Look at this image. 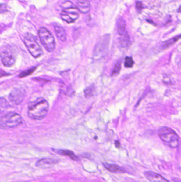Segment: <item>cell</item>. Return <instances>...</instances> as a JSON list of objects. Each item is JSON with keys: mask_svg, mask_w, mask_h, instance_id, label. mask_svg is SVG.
Here are the masks:
<instances>
[{"mask_svg": "<svg viewBox=\"0 0 181 182\" xmlns=\"http://www.w3.org/2000/svg\"><path fill=\"white\" fill-rule=\"evenodd\" d=\"M94 91V87L93 86H90V87H88L84 91V94L86 95V96H90L93 95Z\"/></svg>", "mask_w": 181, "mask_h": 182, "instance_id": "22", "label": "cell"}, {"mask_svg": "<svg viewBox=\"0 0 181 182\" xmlns=\"http://www.w3.org/2000/svg\"><path fill=\"white\" fill-rule=\"evenodd\" d=\"M55 151L56 153H59L61 155L68 156L69 157H70L71 159L73 160H78V157L75 155V154L72 151H69V150H56Z\"/></svg>", "mask_w": 181, "mask_h": 182, "instance_id": "15", "label": "cell"}, {"mask_svg": "<svg viewBox=\"0 0 181 182\" xmlns=\"http://www.w3.org/2000/svg\"><path fill=\"white\" fill-rule=\"evenodd\" d=\"M0 122L1 128H15L23 123V118L19 114L10 112L1 117Z\"/></svg>", "mask_w": 181, "mask_h": 182, "instance_id": "4", "label": "cell"}, {"mask_svg": "<svg viewBox=\"0 0 181 182\" xmlns=\"http://www.w3.org/2000/svg\"><path fill=\"white\" fill-rule=\"evenodd\" d=\"M103 165L106 169L112 173H117L124 172L123 169L120 167L119 166L114 165V164H107V163H104Z\"/></svg>", "mask_w": 181, "mask_h": 182, "instance_id": "14", "label": "cell"}, {"mask_svg": "<svg viewBox=\"0 0 181 182\" xmlns=\"http://www.w3.org/2000/svg\"><path fill=\"white\" fill-rule=\"evenodd\" d=\"M62 7L64 9H68L74 8H76V6H75L74 4L69 1H66L62 3Z\"/></svg>", "mask_w": 181, "mask_h": 182, "instance_id": "21", "label": "cell"}, {"mask_svg": "<svg viewBox=\"0 0 181 182\" xmlns=\"http://www.w3.org/2000/svg\"><path fill=\"white\" fill-rule=\"evenodd\" d=\"M119 42L120 45L123 48H126L130 44V36L129 35V34L123 36H120Z\"/></svg>", "mask_w": 181, "mask_h": 182, "instance_id": "16", "label": "cell"}, {"mask_svg": "<svg viewBox=\"0 0 181 182\" xmlns=\"http://www.w3.org/2000/svg\"><path fill=\"white\" fill-rule=\"evenodd\" d=\"M24 43L29 53L34 58H39L43 54V51L37 41V37L32 34H26Z\"/></svg>", "mask_w": 181, "mask_h": 182, "instance_id": "3", "label": "cell"}, {"mask_svg": "<svg viewBox=\"0 0 181 182\" xmlns=\"http://www.w3.org/2000/svg\"><path fill=\"white\" fill-rule=\"evenodd\" d=\"M26 97V91L23 88H16L11 92L9 99L15 104H20L23 102Z\"/></svg>", "mask_w": 181, "mask_h": 182, "instance_id": "7", "label": "cell"}, {"mask_svg": "<svg viewBox=\"0 0 181 182\" xmlns=\"http://www.w3.org/2000/svg\"><path fill=\"white\" fill-rule=\"evenodd\" d=\"M39 39L44 47L48 52L53 51L55 48V39L53 34L45 27H41L38 32Z\"/></svg>", "mask_w": 181, "mask_h": 182, "instance_id": "5", "label": "cell"}, {"mask_svg": "<svg viewBox=\"0 0 181 182\" xmlns=\"http://www.w3.org/2000/svg\"><path fill=\"white\" fill-rule=\"evenodd\" d=\"M55 31L59 38L62 42L66 41V33L63 27L61 26H55Z\"/></svg>", "mask_w": 181, "mask_h": 182, "instance_id": "13", "label": "cell"}, {"mask_svg": "<svg viewBox=\"0 0 181 182\" xmlns=\"http://www.w3.org/2000/svg\"><path fill=\"white\" fill-rule=\"evenodd\" d=\"M57 162L55 160L51 158H44L39 160L36 162V166L41 168H48L56 164Z\"/></svg>", "mask_w": 181, "mask_h": 182, "instance_id": "12", "label": "cell"}, {"mask_svg": "<svg viewBox=\"0 0 181 182\" xmlns=\"http://www.w3.org/2000/svg\"><path fill=\"white\" fill-rule=\"evenodd\" d=\"M2 64L6 67H11L16 63V59L10 49H4L1 53Z\"/></svg>", "mask_w": 181, "mask_h": 182, "instance_id": "6", "label": "cell"}, {"mask_svg": "<svg viewBox=\"0 0 181 182\" xmlns=\"http://www.w3.org/2000/svg\"><path fill=\"white\" fill-rule=\"evenodd\" d=\"M117 31L120 36L128 34L126 29V23L123 19L119 18L117 21Z\"/></svg>", "mask_w": 181, "mask_h": 182, "instance_id": "11", "label": "cell"}, {"mask_svg": "<svg viewBox=\"0 0 181 182\" xmlns=\"http://www.w3.org/2000/svg\"><path fill=\"white\" fill-rule=\"evenodd\" d=\"M77 9L76 7L74 8L64 9L61 14L62 19L67 23H73L79 17Z\"/></svg>", "mask_w": 181, "mask_h": 182, "instance_id": "8", "label": "cell"}, {"mask_svg": "<svg viewBox=\"0 0 181 182\" xmlns=\"http://www.w3.org/2000/svg\"><path fill=\"white\" fill-rule=\"evenodd\" d=\"M159 136L168 147L176 148L179 145V136L174 130L167 127H162L158 130Z\"/></svg>", "mask_w": 181, "mask_h": 182, "instance_id": "2", "label": "cell"}, {"mask_svg": "<svg viewBox=\"0 0 181 182\" xmlns=\"http://www.w3.org/2000/svg\"><path fill=\"white\" fill-rule=\"evenodd\" d=\"M121 61H118V62L115 64V66L114 67L112 75V76H115L118 74L121 70Z\"/></svg>", "mask_w": 181, "mask_h": 182, "instance_id": "20", "label": "cell"}, {"mask_svg": "<svg viewBox=\"0 0 181 182\" xmlns=\"http://www.w3.org/2000/svg\"><path fill=\"white\" fill-rule=\"evenodd\" d=\"M49 104L44 98L39 97L29 102L27 113L30 118L34 120H41L48 115Z\"/></svg>", "mask_w": 181, "mask_h": 182, "instance_id": "1", "label": "cell"}, {"mask_svg": "<svg viewBox=\"0 0 181 182\" xmlns=\"http://www.w3.org/2000/svg\"><path fill=\"white\" fill-rule=\"evenodd\" d=\"M115 146L117 148H119V147H120V144H119V141H116L115 142Z\"/></svg>", "mask_w": 181, "mask_h": 182, "instance_id": "24", "label": "cell"}, {"mask_svg": "<svg viewBox=\"0 0 181 182\" xmlns=\"http://www.w3.org/2000/svg\"><path fill=\"white\" fill-rule=\"evenodd\" d=\"M134 64V61L132 58L129 56H126L125 59L124 66L126 68H131Z\"/></svg>", "mask_w": 181, "mask_h": 182, "instance_id": "19", "label": "cell"}, {"mask_svg": "<svg viewBox=\"0 0 181 182\" xmlns=\"http://www.w3.org/2000/svg\"><path fill=\"white\" fill-rule=\"evenodd\" d=\"M76 8L83 13H87L90 10V4L87 0H79L76 3Z\"/></svg>", "mask_w": 181, "mask_h": 182, "instance_id": "10", "label": "cell"}, {"mask_svg": "<svg viewBox=\"0 0 181 182\" xmlns=\"http://www.w3.org/2000/svg\"><path fill=\"white\" fill-rule=\"evenodd\" d=\"M143 8V5H142V3L141 2L138 1V2L136 3V8L138 10L140 11Z\"/></svg>", "mask_w": 181, "mask_h": 182, "instance_id": "23", "label": "cell"}, {"mask_svg": "<svg viewBox=\"0 0 181 182\" xmlns=\"http://www.w3.org/2000/svg\"><path fill=\"white\" fill-rule=\"evenodd\" d=\"M144 176L150 182H169L160 174L151 171L144 172Z\"/></svg>", "mask_w": 181, "mask_h": 182, "instance_id": "9", "label": "cell"}, {"mask_svg": "<svg viewBox=\"0 0 181 182\" xmlns=\"http://www.w3.org/2000/svg\"><path fill=\"white\" fill-rule=\"evenodd\" d=\"M36 68L37 67H33V68H31L29 69L28 70L23 71L19 74L18 76L19 78H23L25 77L28 76L29 75H31L35 71V69H36Z\"/></svg>", "mask_w": 181, "mask_h": 182, "instance_id": "18", "label": "cell"}, {"mask_svg": "<svg viewBox=\"0 0 181 182\" xmlns=\"http://www.w3.org/2000/svg\"><path fill=\"white\" fill-rule=\"evenodd\" d=\"M181 38V35H180L176 36V37H174V38H172V39H169V41L165 42H164L163 43V46H162L163 48L166 49V48H169V46H170L171 45H172L174 43L176 42L177 41Z\"/></svg>", "mask_w": 181, "mask_h": 182, "instance_id": "17", "label": "cell"}]
</instances>
